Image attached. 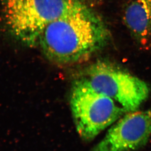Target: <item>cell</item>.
Listing matches in <instances>:
<instances>
[{"label":"cell","instance_id":"obj_6","mask_svg":"<svg viewBox=\"0 0 151 151\" xmlns=\"http://www.w3.org/2000/svg\"><path fill=\"white\" fill-rule=\"evenodd\" d=\"M124 20L134 39L143 47L151 43V0H134L127 6Z\"/></svg>","mask_w":151,"mask_h":151},{"label":"cell","instance_id":"obj_4","mask_svg":"<svg viewBox=\"0 0 151 151\" xmlns=\"http://www.w3.org/2000/svg\"><path fill=\"white\" fill-rule=\"evenodd\" d=\"M85 78L95 90L113 99L126 112L137 111L149 94L145 82L104 61L89 67Z\"/></svg>","mask_w":151,"mask_h":151},{"label":"cell","instance_id":"obj_5","mask_svg":"<svg viewBox=\"0 0 151 151\" xmlns=\"http://www.w3.org/2000/svg\"><path fill=\"white\" fill-rule=\"evenodd\" d=\"M127 113L91 151H131L147 143L151 134V111Z\"/></svg>","mask_w":151,"mask_h":151},{"label":"cell","instance_id":"obj_1","mask_svg":"<svg viewBox=\"0 0 151 151\" xmlns=\"http://www.w3.org/2000/svg\"><path fill=\"white\" fill-rule=\"evenodd\" d=\"M106 25L85 5L48 24L38 44L50 61L60 65L84 61L108 44Z\"/></svg>","mask_w":151,"mask_h":151},{"label":"cell","instance_id":"obj_2","mask_svg":"<svg viewBox=\"0 0 151 151\" xmlns=\"http://www.w3.org/2000/svg\"><path fill=\"white\" fill-rule=\"evenodd\" d=\"M6 23L16 39L29 46L51 22L85 5L78 0H3Z\"/></svg>","mask_w":151,"mask_h":151},{"label":"cell","instance_id":"obj_3","mask_svg":"<svg viewBox=\"0 0 151 151\" xmlns=\"http://www.w3.org/2000/svg\"><path fill=\"white\" fill-rule=\"evenodd\" d=\"M70 107L77 132L91 141L126 111L109 97L95 90L86 78L74 83Z\"/></svg>","mask_w":151,"mask_h":151}]
</instances>
